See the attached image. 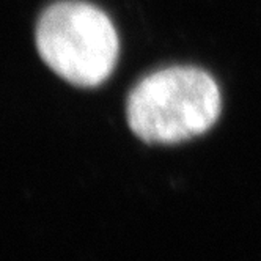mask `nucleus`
I'll use <instances>...</instances> for the list:
<instances>
[{"label":"nucleus","instance_id":"nucleus-1","mask_svg":"<svg viewBox=\"0 0 261 261\" xmlns=\"http://www.w3.org/2000/svg\"><path fill=\"white\" fill-rule=\"evenodd\" d=\"M220 107V90L206 71L172 66L143 77L130 90L126 118L140 140L173 145L210 130Z\"/></svg>","mask_w":261,"mask_h":261},{"label":"nucleus","instance_id":"nucleus-2","mask_svg":"<svg viewBox=\"0 0 261 261\" xmlns=\"http://www.w3.org/2000/svg\"><path fill=\"white\" fill-rule=\"evenodd\" d=\"M36 46L47 66L79 87L107 81L118 60V35L109 16L79 0L54 4L40 17Z\"/></svg>","mask_w":261,"mask_h":261}]
</instances>
